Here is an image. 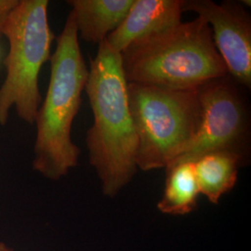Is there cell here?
<instances>
[{
    "label": "cell",
    "mask_w": 251,
    "mask_h": 251,
    "mask_svg": "<svg viewBox=\"0 0 251 251\" xmlns=\"http://www.w3.org/2000/svg\"><path fill=\"white\" fill-rule=\"evenodd\" d=\"M94 117L86 143L105 196L114 198L137 171L138 136L131 116L121 54L106 41L90 62L85 86Z\"/></svg>",
    "instance_id": "1"
},
{
    "label": "cell",
    "mask_w": 251,
    "mask_h": 251,
    "mask_svg": "<svg viewBox=\"0 0 251 251\" xmlns=\"http://www.w3.org/2000/svg\"><path fill=\"white\" fill-rule=\"evenodd\" d=\"M50 62V83L35 121L33 169L45 178L57 180L78 165L80 149L73 143L71 130L89 76L71 11Z\"/></svg>",
    "instance_id": "2"
},
{
    "label": "cell",
    "mask_w": 251,
    "mask_h": 251,
    "mask_svg": "<svg viewBox=\"0 0 251 251\" xmlns=\"http://www.w3.org/2000/svg\"><path fill=\"white\" fill-rule=\"evenodd\" d=\"M127 83L198 90L228 75L212 31L200 17L136 41L121 52Z\"/></svg>",
    "instance_id": "3"
},
{
    "label": "cell",
    "mask_w": 251,
    "mask_h": 251,
    "mask_svg": "<svg viewBox=\"0 0 251 251\" xmlns=\"http://www.w3.org/2000/svg\"><path fill=\"white\" fill-rule=\"evenodd\" d=\"M128 103L138 136L137 169H166L198 132V90H179L127 83Z\"/></svg>",
    "instance_id": "4"
},
{
    "label": "cell",
    "mask_w": 251,
    "mask_h": 251,
    "mask_svg": "<svg viewBox=\"0 0 251 251\" xmlns=\"http://www.w3.org/2000/svg\"><path fill=\"white\" fill-rule=\"evenodd\" d=\"M48 0H20L6 25L9 53L4 60L6 77L0 87V126H5L9 111L34 125L42 102L38 78L44 63L50 60L53 32L49 24Z\"/></svg>",
    "instance_id": "5"
},
{
    "label": "cell",
    "mask_w": 251,
    "mask_h": 251,
    "mask_svg": "<svg viewBox=\"0 0 251 251\" xmlns=\"http://www.w3.org/2000/svg\"><path fill=\"white\" fill-rule=\"evenodd\" d=\"M198 92L201 107L198 132L170 165L196 161L203 154L215 151L235 152L246 158L251 140V120L240 85L227 75L208 81L198 88Z\"/></svg>",
    "instance_id": "6"
},
{
    "label": "cell",
    "mask_w": 251,
    "mask_h": 251,
    "mask_svg": "<svg viewBox=\"0 0 251 251\" xmlns=\"http://www.w3.org/2000/svg\"><path fill=\"white\" fill-rule=\"evenodd\" d=\"M182 11H192L212 26L216 49L228 75L240 86H251V18L242 3L182 0Z\"/></svg>",
    "instance_id": "7"
},
{
    "label": "cell",
    "mask_w": 251,
    "mask_h": 251,
    "mask_svg": "<svg viewBox=\"0 0 251 251\" xmlns=\"http://www.w3.org/2000/svg\"><path fill=\"white\" fill-rule=\"evenodd\" d=\"M182 13V0H134L121 25L105 41L121 54L136 41L178 25Z\"/></svg>",
    "instance_id": "8"
},
{
    "label": "cell",
    "mask_w": 251,
    "mask_h": 251,
    "mask_svg": "<svg viewBox=\"0 0 251 251\" xmlns=\"http://www.w3.org/2000/svg\"><path fill=\"white\" fill-rule=\"evenodd\" d=\"M134 0H69L78 36L89 43L105 40L126 18Z\"/></svg>",
    "instance_id": "9"
},
{
    "label": "cell",
    "mask_w": 251,
    "mask_h": 251,
    "mask_svg": "<svg viewBox=\"0 0 251 251\" xmlns=\"http://www.w3.org/2000/svg\"><path fill=\"white\" fill-rule=\"evenodd\" d=\"M244 158L229 151L207 152L194 161L196 178L200 195L218 204L222 197L234 187L238 170Z\"/></svg>",
    "instance_id": "10"
},
{
    "label": "cell",
    "mask_w": 251,
    "mask_h": 251,
    "mask_svg": "<svg viewBox=\"0 0 251 251\" xmlns=\"http://www.w3.org/2000/svg\"><path fill=\"white\" fill-rule=\"evenodd\" d=\"M167 179L157 208L165 214L185 215L198 205L200 195L194 162H178L165 169Z\"/></svg>",
    "instance_id": "11"
},
{
    "label": "cell",
    "mask_w": 251,
    "mask_h": 251,
    "mask_svg": "<svg viewBox=\"0 0 251 251\" xmlns=\"http://www.w3.org/2000/svg\"><path fill=\"white\" fill-rule=\"evenodd\" d=\"M20 0H0V36L4 30L12 11L17 7Z\"/></svg>",
    "instance_id": "12"
},
{
    "label": "cell",
    "mask_w": 251,
    "mask_h": 251,
    "mask_svg": "<svg viewBox=\"0 0 251 251\" xmlns=\"http://www.w3.org/2000/svg\"><path fill=\"white\" fill-rule=\"evenodd\" d=\"M0 251H13L8 246H6L4 243H0Z\"/></svg>",
    "instance_id": "13"
}]
</instances>
